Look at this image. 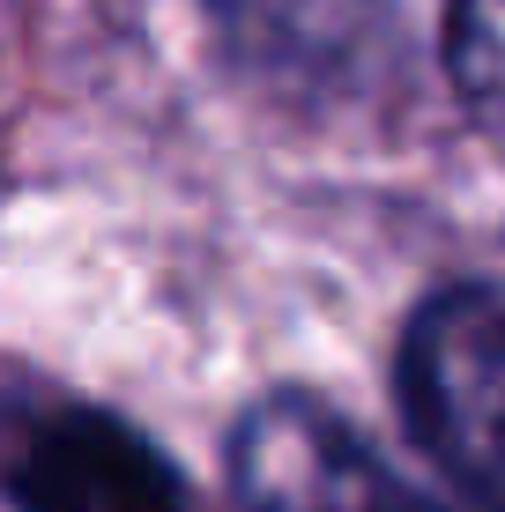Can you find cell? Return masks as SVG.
I'll list each match as a JSON object with an SVG mask.
<instances>
[{
	"label": "cell",
	"instance_id": "cell-1",
	"mask_svg": "<svg viewBox=\"0 0 505 512\" xmlns=\"http://www.w3.org/2000/svg\"><path fill=\"white\" fill-rule=\"evenodd\" d=\"M402 409L424 453L505 512V290H446L409 320Z\"/></svg>",
	"mask_w": 505,
	"mask_h": 512
},
{
	"label": "cell",
	"instance_id": "cell-2",
	"mask_svg": "<svg viewBox=\"0 0 505 512\" xmlns=\"http://www.w3.org/2000/svg\"><path fill=\"white\" fill-rule=\"evenodd\" d=\"M0 490L15 512H186L179 475L142 431L67 401L0 416Z\"/></svg>",
	"mask_w": 505,
	"mask_h": 512
},
{
	"label": "cell",
	"instance_id": "cell-3",
	"mask_svg": "<svg viewBox=\"0 0 505 512\" xmlns=\"http://www.w3.org/2000/svg\"><path fill=\"white\" fill-rule=\"evenodd\" d=\"M231 60L283 97H357L394 75L387 0H208Z\"/></svg>",
	"mask_w": 505,
	"mask_h": 512
},
{
	"label": "cell",
	"instance_id": "cell-4",
	"mask_svg": "<svg viewBox=\"0 0 505 512\" xmlns=\"http://www.w3.org/2000/svg\"><path fill=\"white\" fill-rule=\"evenodd\" d=\"M238 498L253 512H364L379 490V468L320 401H260L238 423L231 446Z\"/></svg>",
	"mask_w": 505,
	"mask_h": 512
},
{
	"label": "cell",
	"instance_id": "cell-5",
	"mask_svg": "<svg viewBox=\"0 0 505 512\" xmlns=\"http://www.w3.org/2000/svg\"><path fill=\"white\" fill-rule=\"evenodd\" d=\"M446 60H454V82L476 104V119L505 141V0H454Z\"/></svg>",
	"mask_w": 505,
	"mask_h": 512
},
{
	"label": "cell",
	"instance_id": "cell-6",
	"mask_svg": "<svg viewBox=\"0 0 505 512\" xmlns=\"http://www.w3.org/2000/svg\"><path fill=\"white\" fill-rule=\"evenodd\" d=\"M364 512H439V505H424V498H387V490H372V505Z\"/></svg>",
	"mask_w": 505,
	"mask_h": 512
}]
</instances>
